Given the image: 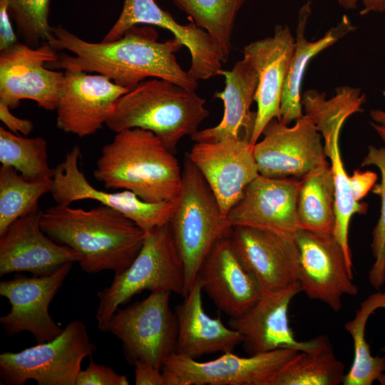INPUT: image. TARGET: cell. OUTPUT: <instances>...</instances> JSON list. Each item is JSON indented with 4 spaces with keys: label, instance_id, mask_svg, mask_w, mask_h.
Listing matches in <instances>:
<instances>
[{
    "label": "cell",
    "instance_id": "obj_25",
    "mask_svg": "<svg viewBox=\"0 0 385 385\" xmlns=\"http://www.w3.org/2000/svg\"><path fill=\"white\" fill-rule=\"evenodd\" d=\"M202 289L197 277L183 302L176 306L178 333L175 353L195 359L215 352H232L242 342L241 334L227 327L220 317L205 312Z\"/></svg>",
    "mask_w": 385,
    "mask_h": 385
},
{
    "label": "cell",
    "instance_id": "obj_12",
    "mask_svg": "<svg viewBox=\"0 0 385 385\" xmlns=\"http://www.w3.org/2000/svg\"><path fill=\"white\" fill-rule=\"evenodd\" d=\"M56 51L48 43L38 47L17 43L0 54V103L9 108L29 99L46 111L56 109L64 73L46 64L56 59Z\"/></svg>",
    "mask_w": 385,
    "mask_h": 385
},
{
    "label": "cell",
    "instance_id": "obj_24",
    "mask_svg": "<svg viewBox=\"0 0 385 385\" xmlns=\"http://www.w3.org/2000/svg\"><path fill=\"white\" fill-rule=\"evenodd\" d=\"M225 78V88L215 97L222 101L224 113L218 125L197 130L190 136L195 142L215 143L226 138L250 141L253 133L256 112L250 110L258 83V77L247 58L237 61L230 71H218Z\"/></svg>",
    "mask_w": 385,
    "mask_h": 385
},
{
    "label": "cell",
    "instance_id": "obj_32",
    "mask_svg": "<svg viewBox=\"0 0 385 385\" xmlns=\"http://www.w3.org/2000/svg\"><path fill=\"white\" fill-rule=\"evenodd\" d=\"M52 178L29 179L14 168H0V235L20 217L39 207L38 201L51 192Z\"/></svg>",
    "mask_w": 385,
    "mask_h": 385
},
{
    "label": "cell",
    "instance_id": "obj_30",
    "mask_svg": "<svg viewBox=\"0 0 385 385\" xmlns=\"http://www.w3.org/2000/svg\"><path fill=\"white\" fill-rule=\"evenodd\" d=\"M155 26L170 31L186 48H197L203 38V31L193 22L187 25L178 23L170 14L161 9L155 0H123L120 14L102 41L121 38L131 27L137 25Z\"/></svg>",
    "mask_w": 385,
    "mask_h": 385
},
{
    "label": "cell",
    "instance_id": "obj_13",
    "mask_svg": "<svg viewBox=\"0 0 385 385\" xmlns=\"http://www.w3.org/2000/svg\"><path fill=\"white\" fill-rule=\"evenodd\" d=\"M262 135L263 138L253 145L261 175L302 178L327 161L321 133L307 114L297 119L292 127L274 118Z\"/></svg>",
    "mask_w": 385,
    "mask_h": 385
},
{
    "label": "cell",
    "instance_id": "obj_1",
    "mask_svg": "<svg viewBox=\"0 0 385 385\" xmlns=\"http://www.w3.org/2000/svg\"><path fill=\"white\" fill-rule=\"evenodd\" d=\"M48 43L58 53L46 64L50 69L96 72L131 90L148 78H160L195 91L197 80L178 63L175 53L183 45L175 38L158 41L156 31L147 25L134 26L115 41H86L61 26H52Z\"/></svg>",
    "mask_w": 385,
    "mask_h": 385
},
{
    "label": "cell",
    "instance_id": "obj_10",
    "mask_svg": "<svg viewBox=\"0 0 385 385\" xmlns=\"http://www.w3.org/2000/svg\"><path fill=\"white\" fill-rule=\"evenodd\" d=\"M80 157V148L75 145L54 168L50 193L56 204L70 205L76 201L95 200L119 211L145 232L169 224L178 197L171 200L148 202L129 190L111 192L98 190L89 183L79 168Z\"/></svg>",
    "mask_w": 385,
    "mask_h": 385
},
{
    "label": "cell",
    "instance_id": "obj_5",
    "mask_svg": "<svg viewBox=\"0 0 385 385\" xmlns=\"http://www.w3.org/2000/svg\"><path fill=\"white\" fill-rule=\"evenodd\" d=\"M169 226L184 265V297L211 248L232 231L209 185L188 155L184 160L178 202Z\"/></svg>",
    "mask_w": 385,
    "mask_h": 385
},
{
    "label": "cell",
    "instance_id": "obj_16",
    "mask_svg": "<svg viewBox=\"0 0 385 385\" xmlns=\"http://www.w3.org/2000/svg\"><path fill=\"white\" fill-rule=\"evenodd\" d=\"M188 155L209 185L226 217L246 187L260 175L253 145L244 138L195 142Z\"/></svg>",
    "mask_w": 385,
    "mask_h": 385
},
{
    "label": "cell",
    "instance_id": "obj_26",
    "mask_svg": "<svg viewBox=\"0 0 385 385\" xmlns=\"http://www.w3.org/2000/svg\"><path fill=\"white\" fill-rule=\"evenodd\" d=\"M311 3L307 1L299 10L296 29L295 46L284 81L280 105V120L285 125L303 116L301 88L304 73L311 59L340 38L353 31L355 26L346 15L329 29L319 39L309 41L304 31L311 14Z\"/></svg>",
    "mask_w": 385,
    "mask_h": 385
},
{
    "label": "cell",
    "instance_id": "obj_23",
    "mask_svg": "<svg viewBox=\"0 0 385 385\" xmlns=\"http://www.w3.org/2000/svg\"><path fill=\"white\" fill-rule=\"evenodd\" d=\"M351 116L349 110L342 106L327 105L317 109L312 118L324 139V148L330 159L334 183L335 222L333 235L341 245L350 268L353 269L349 245V227L352 216L366 212V203L355 200L351 189L349 176L341 157L339 139L342 128Z\"/></svg>",
    "mask_w": 385,
    "mask_h": 385
},
{
    "label": "cell",
    "instance_id": "obj_14",
    "mask_svg": "<svg viewBox=\"0 0 385 385\" xmlns=\"http://www.w3.org/2000/svg\"><path fill=\"white\" fill-rule=\"evenodd\" d=\"M63 265L51 274L29 277L16 274L11 280L0 282V295L8 299L11 310L0 317L9 337L29 332L37 344L57 337L63 329L49 314V305L72 267Z\"/></svg>",
    "mask_w": 385,
    "mask_h": 385
},
{
    "label": "cell",
    "instance_id": "obj_39",
    "mask_svg": "<svg viewBox=\"0 0 385 385\" xmlns=\"http://www.w3.org/2000/svg\"><path fill=\"white\" fill-rule=\"evenodd\" d=\"M7 4L0 1V51H4L18 43L13 30Z\"/></svg>",
    "mask_w": 385,
    "mask_h": 385
},
{
    "label": "cell",
    "instance_id": "obj_20",
    "mask_svg": "<svg viewBox=\"0 0 385 385\" xmlns=\"http://www.w3.org/2000/svg\"><path fill=\"white\" fill-rule=\"evenodd\" d=\"M295 39L286 26L277 25L272 36L260 39L244 48V57L256 71L258 83L254 101L257 110L250 144L254 145L266 125L280 120V105L284 81L294 53Z\"/></svg>",
    "mask_w": 385,
    "mask_h": 385
},
{
    "label": "cell",
    "instance_id": "obj_4",
    "mask_svg": "<svg viewBox=\"0 0 385 385\" xmlns=\"http://www.w3.org/2000/svg\"><path fill=\"white\" fill-rule=\"evenodd\" d=\"M210 112L195 91L169 81L150 78L123 95L106 125L118 133L141 128L153 133L173 153L185 136H192Z\"/></svg>",
    "mask_w": 385,
    "mask_h": 385
},
{
    "label": "cell",
    "instance_id": "obj_21",
    "mask_svg": "<svg viewBox=\"0 0 385 385\" xmlns=\"http://www.w3.org/2000/svg\"><path fill=\"white\" fill-rule=\"evenodd\" d=\"M299 282L273 292L262 293L256 304L244 314L229 321L230 327L242 336L245 350L250 355L281 348L304 351L312 348L317 337L308 341L296 339L289 322L288 309L299 294Z\"/></svg>",
    "mask_w": 385,
    "mask_h": 385
},
{
    "label": "cell",
    "instance_id": "obj_3",
    "mask_svg": "<svg viewBox=\"0 0 385 385\" xmlns=\"http://www.w3.org/2000/svg\"><path fill=\"white\" fill-rule=\"evenodd\" d=\"M182 171L175 154L152 132L132 128L116 133L101 150L93 177L108 190H126L148 202L179 195Z\"/></svg>",
    "mask_w": 385,
    "mask_h": 385
},
{
    "label": "cell",
    "instance_id": "obj_28",
    "mask_svg": "<svg viewBox=\"0 0 385 385\" xmlns=\"http://www.w3.org/2000/svg\"><path fill=\"white\" fill-rule=\"evenodd\" d=\"M297 214L301 229L333 235L335 222L334 183L327 161L300 179Z\"/></svg>",
    "mask_w": 385,
    "mask_h": 385
},
{
    "label": "cell",
    "instance_id": "obj_15",
    "mask_svg": "<svg viewBox=\"0 0 385 385\" xmlns=\"http://www.w3.org/2000/svg\"><path fill=\"white\" fill-rule=\"evenodd\" d=\"M64 71L56 109L57 128L80 138L92 135L103 128L117 101L130 90L102 74Z\"/></svg>",
    "mask_w": 385,
    "mask_h": 385
},
{
    "label": "cell",
    "instance_id": "obj_27",
    "mask_svg": "<svg viewBox=\"0 0 385 385\" xmlns=\"http://www.w3.org/2000/svg\"><path fill=\"white\" fill-rule=\"evenodd\" d=\"M345 374L344 364L334 354L329 337L320 334L312 348L298 351L269 385H339Z\"/></svg>",
    "mask_w": 385,
    "mask_h": 385
},
{
    "label": "cell",
    "instance_id": "obj_36",
    "mask_svg": "<svg viewBox=\"0 0 385 385\" xmlns=\"http://www.w3.org/2000/svg\"><path fill=\"white\" fill-rule=\"evenodd\" d=\"M125 375L118 374L112 368L96 364L91 358L86 369L79 373L76 385H128Z\"/></svg>",
    "mask_w": 385,
    "mask_h": 385
},
{
    "label": "cell",
    "instance_id": "obj_44",
    "mask_svg": "<svg viewBox=\"0 0 385 385\" xmlns=\"http://www.w3.org/2000/svg\"><path fill=\"white\" fill-rule=\"evenodd\" d=\"M359 0H338L339 5L344 9H354Z\"/></svg>",
    "mask_w": 385,
    "mask_h": 385
},
{
    "label": "cell",
    "instance_id": "obj_7",
    "mask_svg": "<svg viewBox=\"0 0 385 385\" xmlns=\"http://www.w3.org/2000/svg\"><path fill=\"white\" fill-rule=\"evenodd\" d=\"M95 350L85 324L74 320L51 341L1 353L0 378L6 385H24L30 379L38 385H76L82 361Z\"/></svg>",
    "mask_w": 385,
    "mask_h": 385
},
{
    "label": "cell",
    "instance_id": "obj_8",
    "mask_svg": "<svg viewBox=\"0 0 385 385\" xmlns=\"http://www.w3.org/2000/svg\"><path fill=\"white\" fill-rule=\"evenodd\" d=\"M170 292L155 291L142 301L118 308L111 317L107 332L123 343L133 364L141 361L161 370L176 351L178 324L170 306Z\"/></svg>",
    "mask_w": 385,
    "mask_h": 385
},
{
    "label": "cell",
    "instance_id": "obj_46",
    "mask_svg": "<svg viewBox=\"0 0 385 385\" xmlns=\"http://www.w3.org/2000/svg\"><path fill=\"white\" fill-rule=\"evenodd\" d=\"M381 351L385 354V344H384V346L382 347Z\"/></svg>",
    "mask_w": 385,
    "mask_h": 385
},
{
    "label": "cell",
    "instance_id": "obj_11",
    "mask_svg": "<svg viewBox=\"0 0 385 385\" xmlns=\"http://www.w3.org/2000/svg\"><path fill=\"white\" fill-rule=\"evenodd\" d=\"M299 251L298 279L307 297L327 304L334 312L342 307L344 295L356 296L353 270L332 234L301 229L295 235Z\"/></svg>",
    "mask_w": 385,
    "mask_h": 385
},
{
    "label": "cell",
    "instance_id": "obj_31",
    "mask_svg": "<svg viewBox=\"0 0 385 385\" xmlns=\"http://www.w3.org/2000/svg\"><path fill=\"white\" fill-rule=\"evenodd\" d=\"M196 26L212 39L225 63L232 51L236 17L247 0H172Z\"/></svg>",
    "mask_w": 385,
    "mask_h": 385
},
{
    "label": "cell",
    "instance_id": "obj_40",
    "mask_svg": "<svg viewBox=\"0 0 385 385\" xmlns=\"http://www.w3.org/2000/svg\"><path fill=\"white\" fill-rule=\"evenodd\" d=\"M0 119L14 133L19 132L26 136L34 129L32 121L15 116L10 112L9 107L2 103H0Z\"/></svg>",
    "mask_w": 385,
    "mask_h": 385
},
{
    "label": "cell",
    "instance_id": "obj_33",
    "mask_svg": "<svg viewBox=\"0 0 385 385\" xmlns=\"http://www.w3.org/2000/svg\"><path fill=\"white\" fill-rule=\"evenodd\" d=\"M0 162L29 179L53 178L54 168L48 162L47 141L42 137L19 136L0 127Z\"/></svg>",
    "mask_w": 385,
    "mask_h": 385
},
{
    "label": "cell",
    "instance_id": "obj_19",
    "mask_svg": "<svg viewBox=\"0 0 385 385\" xmlns=\"http://www.w3.org/2000/svg\"><path fill=\"white\" fill-rule=\"evenodd\" d=\"M300 179L259 175L230 210L227 215L229 224L295 236L301 230L297 214Z\"/></svg>",
    "mask_w": 385,
    "mask_h": 385
},
{
    "label": "cell",
    "instance_id": "obj_2",
    "mask_svg": "<svg viewBox=\"0 0 385 385\" xmlns=\"http://www.w3.org/2000/svg\"><path fill=\"white\" fill-rule=\"evenodd\" d=\"M42 230L57 243L80 256L89 274L125 270L139 253L145 232L119 211L100 205L90 210L56 204L43 211Z\"/></svg>",
    "mask_w": 385,
    "mask_h": 385
},
{
    "label": "cell",
    "instance_id": "obj_41",
    "mask_svg": "<svg viewBox=\"0 0 385 385\" xmlns=\"http://www.w3.org/2000/svg\"><path fill=\"white\" fill-rule=\"evenodd\" d=\"M361 1L364 7L360 12L361 15L385 11V0H361Z\"/></svg>",
    "mask_w": 385,
    "mask_h": 385
},
{
    "label": "cell",
    "instance_id": "obj_35",
    "mask_svg": "<svg viewBox=\"0 0 385 385\" xmlns=\"http://www.w3.org/2000/svg\"><path fill=\"white\" fill-rule=\"evenodd\" d=\"M8 6L24 43L38 47L52 38L48 22L50 0H0Z\"/></svg>",
    "mask_w": 385,
    "mask_h": 385
},
{
    "label": "cell",
    "instance_id": "obj_45",
    "mask_svg": "<svg viewBox=\"0 0 385 385\" xmlns=\"http://www.w3.org/2000/svg\"><path fill=\"white\" fill-rule=\"evenodd\" d=\"M381 385H385V374H382L377 380Z\"/></svg>",
    "mask_w": 385,
    "mask_h": 385
},
{
    "label": "cell",
    "instance_id": "obj_9",
    "mask_svg": "<svg viewBox=\"0 0 385 385\" xmlns=\"http://www.w3.org/2000/svg\"><path fill=\"white\" fill-rule=\"evenodd\" d=\"M297 351L281 348L248 357L225 352L203 362L174 353L161 371L165 385H269Z\"/></svg>",
    "mask_w": 385,
    "mask_h": 385
},
{
    "label": "cell",
    "instance_id": "obj_17",
    "mask_svg": "<svg viewBox=\"0 0 385 385\" xmlns=\"http://www.w3.org/2000/svg\"><path fill=\"white\" fill-rule=\"evenodd\" d=\"M39 207L13 222L0 235V276L28 272L53 274L63 265L78 262L79 255L50 238L41 227Z\"/></svg>",
    "mask_w": 385,
    "mask_h": 385
},
{
    "label": "cell",
    "instance_id": "obj_37",
    "mask_svg": "<svg viewBox=\"0 0 385 385\" xmlns=\"http://www.w3.org/2000/svg\"><path fill=\"white\" fill-rule=\"evenodd\" d=\"M377 179L378 175L375 172L354 170L349 176V181L355 200L360 202L373 188Z\"/></svg>",
    "mask_w": 385,
    "mask_h": 385
},
{
    "label": "cell",
    "instance_id": "obj_34",
    "mask_svg": "<svg viewBox=\"0 0 385 385\" xmlns=\"http://www.w3.org/2000/svg\"><path fill=\"white\" fill-rule=\"evenodd\" d=\"M374 165L381 174V182L371 189L381 200L380 215L372 231L371 251L374 262L369 272V282L376 291L385 284V147H368L361 166Z\"/></svg>",
    "mask_w": 385,
    "mask_h": 385
},
{
    "label": "cell",
    "instance_id": "obj_29",
    "mask_svg": "<svg viewBox=\"0 0 385 385\" xmlns=\"http://www.w3.org/2000/svg\"><path fill=\"white\" fill-rule=\"evenodd\" d=\"M385 309V292H377L364 299L354 317L344 324L353 341L354 358L343 385H371L385 372V355L373 356L366 340L367 322L378 309Z\"/></svg>",
    "mask_w": 385,
    "mask_h": 385
},
{
    "label": "cell",
    "instance_id": "obj_22",
    "mask_svg": "<svg viewBox=\"0 0 385 385\" xmlns=\"http://www.w3.org/2000/svg\"><path fill=\"white\" fill-rule=\"evenodd\" d=\"M231 237L255 275L262 293L299 282V251L295 236L248 227H232Z\"/></svg>",
    "mask_w": 385,
    "mask_h": 385
},
{
    "label": "cell",
    "instance_id": "obj_42",
    "mask_svg": "<svg viewBox=\"0 0 385 385\" xmlns=\"http://www.w3.org/2000/svg\"><path fill=\"white\" fill-rule=\"evenodd\" d=\"M370 115L374 123L385 126V111L379 109L372 110L370 112Z\"/></svg>",
    "mask_w": 385,
    "mask_h": 385
},
{
    "label": "cell",
    "instance_id": "obj_18",
    "mask_svg": "<svg viewBox=\"0 0 385 385\" xmlns=\"http://www.w3.org/2000/svg\"><path fill=\"white\" fill-rule=\"evenodd\" d=\"M197 277L202 292L230 318L244 314L262 294L255 275L239 254L231 235L213 245Z\"/></svg>",
    "mask_w": 385,
    "mask_h": 385
},
{
    "label": "cell",
    "instance_id": "obj_6",
    "mask_svg": "<svg viewBox=\"0 0 385 385\" xmlns=\"http://www.w3.org/2000/svg\"><path fill=\"white\" fill-rule=\"evenodd\" d=\"M185 268L169 224L145 232L143 245L132 263L115 274L111 284L98 291V327L107 332L111 317L120 306L144 290L180 294L185 289Z\"/></svg>",
    "mask_w": 385,
    "mask_h": 385
},
{
    "label": "cell",
    "instance_id": "obj_38",
    "mask_svg": "<svg viewBox=\"0 0 385 385\" xmlns=\"http://www.w3.org/2000/svg\"><path fill=\"white\" fill-rule=\"evenodd\" d=\"M133 364L136 385H165L161 370L141 361H136Z\"/></svg>",
    "mask_w": 385,
    "mask_h": 385
},
{
    "label": "cell",
    "instance_id": "obj_43",
    "mask_svg": "<svg viewBox=\"0 0 385 385\" xmlns=\"http://www.w3.org/2000/svg\"><path fill=\"white\" fill-rule=\"evenodd\" d=\"M370 124L385 144V126L374 122Z\"/></svg>",
    "mask_w": 385,
    "mask_h": 385
}]
</instances>
